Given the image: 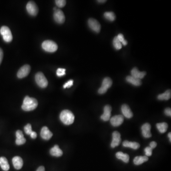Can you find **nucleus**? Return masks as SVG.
Returning a JSON list of instances; mask_svg holds the SVG:
<instances>
[{
	"label": "nucleus",
	"instance_id": "nucleus-17",
	"mask_svg": "<svg viewBox=\"0 0 171 171\" xmlns=\"http://www.w3.org/2000/svg\"><path fill=\"white\" fill-rule=\"evenodd\" d=\"M131 76L139 79H142V78H144V76L147 74L146 72L140 71L136 67L133 68L131 71Z\"/></svg>",
	"mask_w": 171,
	"mask_h": 171
},
{
	"label": "nucleus",
	"instance_id": "nucleus-2",
	"mask_svg": "<svg viewBox=\"0 0 171 171\" xmlns=\"http://www.w3.org/2000/svg\"><path fill=\"white\" fill-rule=\"evenodd\" d=\"M60 119L66 125H70L74 122L75 117L71 111L64 110L60 114Z\"/></svg>",
	"mask_w": 171,
	"mask_h": 171
},
{
	"label": "nucleus",
	"instance_id": "nucleus-30",
	"mask_svg": "<svg viewBox=\"0 0 171 171\" xmlns=\"http://www.w3.org/2000/svg\"><path fill=\"white\" fill-rule=\"evenodd\" d=\"M25 132L27 135H31L32 133V127L31 125L30 124H27V125L25 126L24 127Z\"/></svg>",
	"mask_w": 171,
	"mask_h": 171
},
{
	"label": "nucleus",
	"instance_id": "nucleus-43",
	"mask_svg": "<svg viewBox=\"0 0 171 171\" xmlns=\"http://www.w3.org/2000/svg\"><path fill=\"white\" fill-rule=\"evenodd\" d=\"M168 137H169V139H170V142L171 141V133H169L168 135Z\"/></svg>",
	"mask_w": 171,
	"mask_h": 171
},
{
	"label": "nucleus",
	"instance_id": "nucleus-33",
	"mask_svg": "<svg viewBox=\"0 0 171 171\" xmlns=\"http://www.w3.org/2000/svg\"><path fill=\"white\" fill-rule=\"evenodd\" d=\"M144 151L146 156H150L152 155L153 149L150 147H147L145 148Z\"/></svg>",
	"mask_w": 171,
	"mask_h": 171
},
{
	"label": "nucleus",
	"instance_id": "nucleus-22",
	"mask_svg": "<svg viewBox=\"0 0 171 171\" xmlns=\"http://www.w3.org/2000/svg\"><path fill=\"white\" fill-rule=\"evenodd\" d=\"M0 166L3 171H7L10 169V166L5 157H0Z\"/></svg>",
	"mask_w": 171,
	"mask_h": 171
},
{
	"label": "nucleus",
	"instance_id": "nucleus-8",
	"mask_svg": "<svg viewBox=\"0 0 171 171\" xmlns=\"http://www.w3.org/2000/svg\"><path fill=\"white\" fill-rule=\"evenodd\" d=\"M88 25L89 27L94 32L99 33L100 31V24L96 20L93 18L89 19L88 20Z\"/></svg>",
	"mask_w": 171,
	"mask_h": 171
},
{
	"label": "nucleus",
	"instance_id": "nucleus-28",
	"mask_svg": "<svg viewBox=\"0 0 171 171\" xmlns=\"http://www.w3.org/2000/svg\"><path fill=\"white\" fill-rule=\"evenodd\" d=\"M113 44L114 47L115 49L117 50H119L121 49L122 47V45L121 43L120 42L118 39L117 36L114 38L113 41Z\"/></svg>",
	"mask_w": 171,
	"mask_h": 171
},
{
	"label": "nucleus",
	"instance_id": "nucleus-25",
	"mask_svg": "<svg viewBox=\"0 0 171 171\" xmlns=\"http://www.w3.org/2000/svg\"><path fill=\"white\" fill-rule=\"evenodd\" d=\"M148 160V158L147 156H139L135 157L134 159V163L136 166L142 164Z\"/></svg>",
	"mask_w": 171,
	"mask_h": 171
},
{
	"label": "nucleus",
	"instance_id": "nucleus-19",
	"mask_svg": "<svg viewBox=\"0 0 171 171\" xmlns=\"http://www.w3.org/2000/svg\"><path fill=\"white\" fill-rule=\"evenodd\" d=\"M50 154L53 156L56 157H60L62 156L63 155V152L59 148V145H55L50 149Z\"/></svg>",
	"mask_w": 171,
	"mask_h": 171
},
{
	"label": "nucleus",
	"instance_id": "nucleus-29",
	"mask_svg": "<svg viewBox=\"0 0 171 171\" xmlns=\"http://www.w3.org/2000/svg\"><path fill=\"white\" fill-rule=\"evenodd\" d=\"M117 37L119 41L121 43L122 45H123L124 46H126L127 45V42L126 40H125V38H124V35H123V34L120 33Z\"/></svg>",
	"mask_w": 171,
	"mask_h": 171
},
{
	"label": "nucleus",
	"instance_id": "nucleus-4",
	"mask_svg": "<svg viewBox=\"0 0 171 171\" xmlns=\"http://www.w3.org/2000/svg\"><path fill=\"white\" fill-rule=\"evenodd\" d=\"M0 33L2 36L3 40L6 42H10L13 40V35L11 30L8 27L3 26L0 29Z\"/></svg>",
	"mask_w": 171,
	"mask_h": 171
},
{
	"label": "nucleus",
	"instance_id": "nucleus-41",
	"mask_svg": "<svg viewBox=\"0 0 171 171\" xmlns=\"http://www.w3.org/2000/svg\"><path fill=\"white\" fill-rule=\"evenodd\" d=\"M36 171H45V168H44V166H41L38 168Z\"/></svg>",
	"mask_w": 171,
	"mask_h": 171
},
{
	"label": "nucleus",
	"instance_id": "nucleus-36",
	"mask_svg": "<svg viewBox=\"0 0 171 171\" xmlns=\"http://www.w3.org/2000/svg\"><path fill=\"white\" fill-rule=\"evenodd\" d=\"M73 85V80H70L69 81H67V82L65 84L63 85V88L64 89L66 88H70Z\"/></svg>",
	"mask_w": 171,
	"mask_h": 171
},
{
	"label": "nucleus",
	"instance_id": "nucleus-32",
	"mask_svg": "<svg viewBox=\"0 0 171 171\" xmlns=\"http://www.w3.org/2000/svg\"><path fill=\"white\" fill-rule=\"evenodd\" d=\"M66 74V70L64 68H59L57 71V75L58 77H62Z\"/></svg>",
	"mask_w": 171,
	"mask_h": 171
},
{
	"label": "nucleus",
	"instance_id": "nucleus-14",
	"mask_svg": "<svg viewBox=\"0 0 171 171\" xmlns=\"http://www.w3.org/2000/svg\"><path fill=\"white\" fill-rule=\"evenodd\" d=\"M112 107L109 105H106L104 108V113L101 116V118L103 121H108L111 117Z\"/></svg>",
	"mask_w": 171,
	"mask_h": 171
},
{
	"label": "nucleus",
	"instance_id": "nucleus-40",
	"mask_svg": "<svg viewBox=\"0 0 171 171\" xmlns=\"http://www.w3.org/2000/svg\"><path fill=\"white\" fill-rule=\"evenodd\" d=\"M3 51H2V49L1 48H0V64H1L2 61V59H3Z\"/></svg>",
	"mask_w": 171,
	"mask_h": 171
},
{
	"label": "nucleus",
	"instance_id": "nucleus-39",
	"mask_svg": "<svg viewBox=\"0 0 171 171\" xmlns=\"http://www.w3.org/2000/svg\"><path fill=\"white\" fill-rule=\"evenodd\" d=\"M30 136H31V138H32V139H35L37 136V134L35 132L32 131Z\"/></svg>",
	"mask_w": 171,
	"mask_h": 171
},
{
	"label": "nucleus",
	"instance_id": "nucleus-15",
	"mask_svg": "<svg viewBox=\"0 0 171 171\" xmlns=\"http://www.w3.org/2000/svg\"><path fill=\"white\" fill-rule=\"evenodd\" d=\"M41 136L43 139L48 140L52 137L53 134L47 126H44L42 128L41 130Z\"/></svg>",
	"mask_w": 171,
	"mask_h": 171
},
{
	"label": "nucleus",
	"instance_id": "nucleus-26",
	"mask_svg": "<svg viewBox=\"0 0 171 171\" xmlns=\"http://www.w3.org/2000/svg\"><path fill=\"white\" fill-rule=\"evenodd\" d=\"M156 127L161 133H164L168 128V124L166 123H158L156 124Z\"/></svg>",
	"mask_w": 171,
	"mask_h": 171
},
{
	"label": "nucleus",
	"instance_id": "nucleus-12",
	"mask_svg": "<svg viewBox=\"0 0 171 171\" xmlns=\"http://www.w3.org/2000/svg\"><path fill=\"white\" fill-rule=\"evenodd\" d=\"M124 122V117L122 115H115L110 119V123L114 126H118Z\"/></svg>",
	"mask_w": 171,
	"mask_h": 171
},
{
	"label": "nucleus",
	"instance_id": "nucleus-13",
	"mask_svg": "<svg viewBox=\"0 0 171 171\" xmlns=\"http://www.w3.org/2000/svg\"><path fill=\"white\" fill-rule=\"evenodd\" d=\"M151 128V125L148 123H145L142 126L141 129L142 132V135L145 138H150L152 136Z\"/></svg>",
	"mask_w": 171,
	"mask_h": 171
},
{
	"label": "nucleus",
	"instance_id": "nucleus-18",
	"mask_svg": "<svg viewBox=\"0 0 171 171\" xmlns=\"http://www.w3.org/2000/svg\"><path fill=\"white\" fill-rule=\"evenodd\" d=\"M121 111L124 117H125L127 118H132L133 114L128 105L126 104L122 105L121 107Z\"/></svg>",
	"mask_w": 171,
	"mask_h": 171
},
{
	"label": "nucleus",
	"instance_id": "nucleus-23",
	"mask_svg": "<svg viewBox=\"0 0 171 171\" xmlns=\"http://www.w3.org/2000/svg\"><path fill=\"white\" fill-rule=\"evenodd\" d=\"M171 90L168 89L164 93L159 95L157 98L160 100H168L171 98Z\"/></svg>",
	"mask_w": 171,
	"mask_h": 171
},
{
	"label": "nucleus",
	"instance_id": "nucleus-38",
	"mask_svg": "<svg viewBox=\"0 0 171 171\" xmlns=\"http://www.w3.org/2000/svg\"><path fill=\"white\" fill-rule=\"evenodd\" d=\"M156 146H157V143H156L155 142H154V141H153V142H152L150 143V147L152 149L155 148Z\"/></svg>",
	"mask_w": 171,
	"mask_h": 171
},
{
	"label": "nucleus",
	"instance_id": "nucleus-9",
	"mask_svg": "<svg viewBox=\"0 0 171 171\" xmlns=\"http://www.w3.org/2000/svg\"><path fill=\"white\" fill-rule=\"evenodd\" d=\"M54 19L56 23L59 24H62L65 22V17L64 13L60 9H57L54 13Z\"/></svg>",
	"mask_w": 171,
	"mask_h": 171
},
{
	"label": "nucleus",
	"instance_id": "nucleus-34",
	"mask_svg": "<svg viewBox=\"0 0 171 171\" xmlns=\"http://www.w3.org/2000/svg\"><path fill=\"white\" fill-rule=\"evenodd\" d=\"M26 141V140L24 137V138H21V139H16L15 143L17 145H20L25 143Z\"/></svg>",
	"mask_w": 171,
	"mask_h": 171
},
{
	"label": "nucleus",
	"instance_id": "nucleus-3",
	"mask_svg": "<svg viewBox=\"0 0 171 171\" xmlns=\"http://www.w3.org/2000/svg\"><path fill=\"white\" fill-rule=\"evenodd\" d=\"M42 47L43 49L49 53H54L58 48L57 44L51 40L44 41L42 44Z\"/></svg>",
	"mask_w": 171,
	"mask_h": 171
},
{
	"label": "nucleus",
	"instance_id": "nucleus-16",
	"mask_svg": "<svg viewBox=\"0 0 171 171\" xmlns=\"http://www.w3.org/2000/svg\"><path fill=\"white\" fill-rule=\"evenodd\" d=\"M14 168L16 170H20L21 169L24 165V162L21 157L20 156H15L12 160Z\"/></svg>",
	"mask_w": 171,
	"mask_h": 171
},
{
	"label": "nucleus",
	"instance_id": "nucleus-42",
	"mask_svg": "<svg viewBox=\"0 0 171 171\" xmlns=\"http://www.w3.org/2000/svg\"><path fill=\"white\" fill-rule=\"evenodd\" d=\"M97 2L98 3H105V2H107V1H105V0H98V1H97Z\"/></svg>",
	"mask_w": 171,
	"mask_h": 171
},
{
	"label": "nucleus",
	"instance_id": "nucleus-5",
	"mask_svg": "<svg viewBox=\"0 0 171 171\" xmlns=\"http://www.w3.org/2000/svg\"><path fill=\"white\" fill-rule=\"evenodd\" d=\"M35 81L39 87L45 88L48 85V82L44 74L41 72H38L35 75Z\"/></svg>",
	"mask_w": 171,
	"mask_h": 171
},
{
	"label": "nucleus",
	"instance_id": "nucleus-24",
	"mask_svg": "<svg viewBox=\"0 0 171 171\" xmlns=\"http://www.w3.org/2000/svg\"><path fill=\"white\" fill-rule=\"evenodd\" d=\"M115 156L118 159L121 160L124 162L127 163L129 160V156L126 154H124L123 152H118L116 154Z\"/></svg>",
	"mask_w": 171,
	"mask_h": 171
},
{
	"label": "nucleus",
	"instance_id": "nucleus-35",
	"mask_svg": "<svg viewBox=\"0 0 171 171\" xmlns=\"http://www.w3.org/2000/svg\"><path fill=\"white\" fill-rule=\"evenodd\" d=\"M16 139H21L24 138L23 132L20 130H17L16 132Z\"/></svg>",
	"mask_w": 171,
	"mask_h": 171
},
{
	"label": "nucleus",
	"instance_id": "nucleus-37",
	"mask_svg": "<svg viewBox=\"0 0 171 171\" xmlns=\"http://www.w3.org/2000/svg\"><path fill=\"white\" fill-rule=\"evenodd\" d=\"M165 114L169 117L171 116V109L170 108H166L165 110Z\"/></svg>",
	"mask_w": 171,
	"mask_h": 171
},
{
	"label": "nucleus",
	"instance_id": "nucleus-1",
	"mask_svg": "<svg viewBox=\"0 0 171 171\" xmlns=\"http://www.w3.org/2000/svg\"><path fill=\"white\" fill-rule=\"evenodd\" d=\"M38 105L37 100L33 97H25L21 108L25 111H31L36 109Z\"/></svg>",
	"mask_w": 171,
	"mask_h": 171
},
{
	"label": "nucleus",
	"instance_id": "nucleus-10",
	"mask_svg": "<svg viewBox=\"0 0 171 171\" xmlns=\"http://www.w3.org/2000/svg\"><path fill=\"white\" fill-rule=\"evenodd\" d=\"M31 71V67L29 65H25L20 67L17 73V77L19 78H23L27 77Z\"/></svg>",
	"mask_w": 171,
	"mask_h": 171
},
{
	"label": "nucleus",
	"instance_id": "nucleus-31",
	"mask_svg": "<svg viewBox=\"0 0 171 171\" xmlns=\"http://www.w3.org/2000/svg\"><path fill=\"white\" fill-rule=\"evenodd\" d=\"M55 3L57 6L59 8H63L65 6L66 1L65 0H56Z\"/></svg>",
	"mask_w": 171,
	"mask_h": 171
},
{
	"label": "nucleus",
	"instance_id": "nucleus-11",
	"mask_svg": "<svg viewBox=\"0 0 171 171\" xmlns=\"http://www.w3.org/2000/svg\"><path fill=\"white\" fill-rule=\"evenodd\" d=\"M112 138L111 147L112 148H115L118 147L121 142V135L118 131L114 132L112 134Z\"/></svg>",
	"mask_w": 171,
	"mask_h": 171
},
{
	"label": "nucleus",
	"instance_id": "nucleus-21",
	"mask_svg": "<svg viewBox=\"0 0 171 171\" xmlns=\"http://www.w3.org/2000/svg\"><path fill=\"white\" fill-rule=\"evenodd\" d=\"M123 145L126 147H129L135 150L138 149L140 147V144L138 143L129 142L127 140L124 141Z\"/></svg>",
	"mask_w": 171,
	"mask_h": 171
},
{
	"label": "nucleus",
	"instance_id": "nucleus-7",
	"mask_svg": "<svg viewBox=\"0 0 171 171\" xmlns=\"http://www.w3.org/2000/svg\"><path fill=\"white\" fill-rule=\"evenodd\" d=\"M26 9L29 14L31 16H36L38 13V8L36 4L33 1H30L27 3Z\"/></svg>",
	"mask_w": 171,
	"mask_h": 171
},
{
	"label": "nucleus",
	"instance_id": "nucleus-20",
	"mask_svg": "<svg viewBox=\"0 0 171 171\" xmlns=\"http://www.w3.org/2000/svg\"><path fill=\"white\" fill-rule=\"evenodd\" d=\"M127 82L135 86H140L142 84L141 79L136 78L131 76H127L126 78Z\"/></svg>",
	"mask_w": 171,
	"mask_h": 171
},
{
	"label": "nucleus",
	"instance_id": "nucleus-6",
	"mask_svg": "<svg viewBox=\"0 0 171 171\" xmlns=\"http://www.w3.org/2000/svg\"><path fill=\"white\" fill-rule=\"evenodd\" d=\"M112 80L110 78H105L103 80L101 87L98 89V93L100 94H105L107 91V89L112 85Z\"/></svg>",
	"mask_w": 171,
	"mask_h": 171
},
{
	"label": "nucleus",
	"instance_id": "nucleus-27",
	"mask_svg": "<svg viewBox=\"0 0 171 171\" xmlns=\"http://www.w3.org/2000/svg\"><path fill=\"white\" fill-rule=\"evenodd\" d=\"M104 17L107 20L110 21H113L115 20V15L113 12H107L104 13Z\"/></svg>",
	"mask_w": 171,
	"mask_h": 171
}]
</instances>
